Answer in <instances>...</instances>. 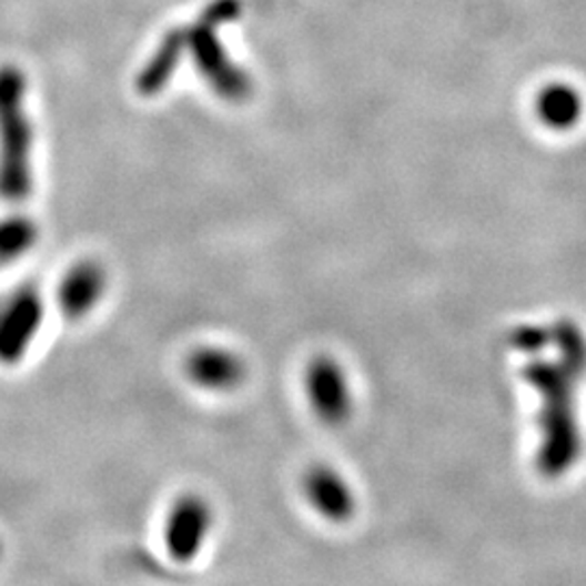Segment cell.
I'll return each mask as SVG.
<instances>
[{"label": "cell", "instance_id": "1", "mask_svg": "<svg viewBox=\"0 0 586 586\" xmlns=\"http://www.w3.org/2000/svg\"><path fill=\"white\" fill-rule=\"evenodd\" d=\"M558 358H535L526 367V381L540 397L538 472L547 478L565 476L583 456V433L576 417V391L586 374V337L569 320L552 331Z\"/></svg>", "mask_w": 586, "mask_h": 586}, {"label": "cell", "instance_id": "2", "mask_svg": "<svg viewBox=\"0 0 586 586\" xmlns=\"http://www.w3.org/2000/svg\"><path fill=\"white\" fill-rule=\"evenodd\" d=\"M33 194V124L27 111V77L0 68V200L20 204Z\"/></svg>", "mask_w": 586, "mask_h": 586}, {"label": "cell", "instance_id": "3", "mask_svg": "<svg viewBox=\"0 0 586 586\" xmlns=\"http://www.w3.org/2000/svg\"><path fill=\"white\" fill-rule=\"evenodd\" d=\"M240 0H215L195 22L185 29L188 47L195 59V68L206 79L209 88L229 102H242L250 97V79L226 54L220 42V27L240 16Z\"/></svg>", "mask_w": 586, "mask_h": 586}, {"label": "cell", "instance_id": "4", "mask_svg": "<svg viewBox=\"0 0 586 586\" xmlns=\"http://www.w3.org/2000/svg\"><path fill=\"white\" fill-rule=\"evenodd\" d=\"M306 397L313 413L329 426H342L352 415V391L337 358L315 356L304 374Z\"/></svg>", "mask_w": 586, "mask_h": 586}, {"label": "cell", "instance_id": "5", "mask_svg": "<svg viewBox=\"0 0 586 586\" xmlns=\"http://www.w3.org/2000/svg\"><path fill=\"white\" fill-rule=\"evenodd\" d=\"M44 322V300L38 290L13 293L0 313V363L18 365Z\"/></svg>", "mask_w": 586, "mask_h": 586}, {"label": "cell", "instance_id": "6", "mask_svg": "<svg viewBox=\"0 0 586 586\" xmlns=\"http://www.w3.org/2000/svg\"><path fill=\"white\" fill-rule=\"evenodd\" d=\"M211 528L213 511L204 497L194 493L179 497L168 513L163 531V540L170 558L183 565L192 563L204 547Z\"/></svg>", "mask_w": 586, "mask_h": 586}, {"label": "cell", "instance_id": "7", "mask_svg": "<svg viewBox=\"0 0 586 586\" xmlns=\"http://www.w3.org/2000/svg\"><path fill=\"white\" fill-rule=\"evenodd\" d=\"M185 374L200 390L226 393L244 383L247 367L244 358L229 347L202 345L190 352Z\"/></svg>", "mask_w": 586, "mask_h": 586}, {"label": "cell", "instance_id": "8", "mask_svg": "<svg viewBox=\"0 0 586 586\" xmlns=\"http://www.w3.org/2000/svg\"><path fill=\"white\" fill-rule=\"evenodd\" d=\"M302 488L306 495V502L313 506V511L331 522V524H345L356 513V497L354 491L347 485V481L333 467L315 465L304 474Z\"/></svg>", "mask_w": 586, "mask_h": 586}, {"label": "cell", "instance_id": "9", "mask_svg": "<svg viewBox=\"0 0 586 586\" xmlns=\"http://www.w3.org/2000/svg\"><path fill=\"white\" fill-rule=\"evenodd\" d=\"M107 292V272L97 261L77 263L59 285V309L68 320L90 315Z\"/></svg>", "mask_w": 586, "mask_h": 586}, {"label": "cell", "instance_id": "10", "mask_svg": "<svg viewBox=\"0 0 586 586\" xmlns=\"http://www.w3.org/2000/svg\"><path fill=\"white\" fill-rule=\"evenodd\" d=\"M538 122L552 131L574 129L585 111V102L578 90L565 83H552L543 88L535 100Z\"/></svg>", "mask_w": 586, "mask_h": 586}, {"label": "cell", "instance_id": "11", "mask_svg": "<svg viewBox=\"0 0 586 586\" xmlns=\"http://www.w3.org/2000/svg\"><path fill=\"white\" fill-rule=\"evenodd\" d=\"M188 50V38H185V29H172L161 47L156 52L150 57L146 68L140 72L138 77V92L144 97H154L159 94L168 81L172 79L183 52Z\"/></svg>", "mask_w": 586, "mask_h": 586}, {"label": "cell", "instance_id": "12", "mask_svg": "<svg viewBox=\"0 0 586 586\" xmlns=\"http://www.w3.org/2000/svg\"><path fill=\"white\" fill-rule=\"evenodd\" d=\"M40 226L27 215H9L0 220V263L22 259L38 244Z\"/></svg>", "mask_w": 586, "mask_h": 586}, {"label": "cell", "instance_id": "13", "mask_svg": "<svg viewBox=\"0 0 586 586\" xmlns=\"http://www.w3.org/2000/svg\"><path fill=\"white\" fill-rule=\"evenodd\" d=\"M0 554H2V549H0Z\"/></svg>", "mask_w": 586, "mask_h": 586}]
</instances>
